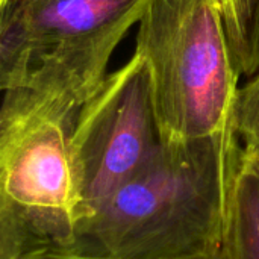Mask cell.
I'll use <instances>...</instances> for the list:
<instances>
[{
  "label": "cell",
  "instance_id": "277c9868",
  "mask_svg": "<svg viewBox=\"0 0 259 259\" xmlns=\"http://www.w3.org/2000/svg\"><path fill=\"white\" fill-rule=\"evenodd\" d=\"M80 108L42 102L0 112V259L70 249L82 203L70 155Z\"/></svg>",
  "mask_w": 259,
  "mask_h": 259
},
{
  "label": "cell",
  "instance_id": "7c38bea8",
  "mask_svg": "<svg viewBox=\"0 0 259 259\" xmlns=\"http://www.w3.org/2000/svg\"><path fill=\"white\" fill-rule=\"evenodd\" d=\"M0 2H3V0H0Z\"/></svg>",
  "mask_w": 259,
  "mask_h": 259
},
{
  "label": "cell",
  "instance_id": "7a4b0ae2",
  "mask_svg": "<svg viewBox=\"0 0 259 259\" xmlns=\"http://www.w3.org/2000/svg\"><path fill=\"white\" fill-rule=\"evenodd\" d=\"M150 0L0 2L3 106L58 102L82 108Z\"/></svg>",
  "mask_w": 259,
  "mask_h": 259
},
{
  "label": "cell",
  "instance_id": "30bf717a",
  "mask_svg": "<svg viewBox=\"0 0 259 259\" xmlns=\"http://www.w3.org/2000/svg\"><path fill=\"white\" fill-rule=\"evenodd\" d=\"M259 71V14L256 17V23L253 27L252 39L249 44V50L240 65V73L244 76H253Z\"/></svg>",
  "mask_w": 259,
  "mask_h": 259
},
{
  "label": "cell",
  "instance_id": "5b68a950",
  "mask_svg": "<svg viewBox=\"0 0 259 259\" xmlns=\"http://www.w3.org/2000/svg\"><path fill=\"white\" fill-rule=\"evenodd\" d=\"M161 143L149 70L134 53L80 108L70 135L80 219L134 176Z\"/></svg>",
  "mask_w": 259,
  "mask_h": 259
},
{
  "label": "cell",
  "instance_id": "8fae6325",
  "mask_svg": "<svg viewBox=\"0 0 259 259\" xmlns=\"http://www.w3.org/2000/svg\"><path fill=\"white\" fill-rule=\"evenodd\" d=\"M241 165L259 178V156H244L241 158Z\"/></svg>",
  "mask_w": 259,
  "mask_h": 259
},
{
  "label": "cell",
  "instance_id": "3957f363",
  "mask_svg": "<svg viewBox=\"0 0 259 259\" xmlns=\"http://www.w3.org/2000/svg\"><path fill=\"white\" fill-rule=\"evenodd\" d=\"M147 65L162 141L232 129L241 74L220 0H150L137 50Z\"/></svg>",
  "mask_w": 259,
  "mask_h": 259
},
{
  "label": "cell",
  "instance_id": "8992f818",
  "mask_svg": "<svg viewBox=\"0 0 259 259\" xmlns=\"http://www.w3.org/2000/svg\"><path fill=\"white\" fill-rule=\"evenodd\" d=\"M222 252L225 259H259V178L243 165L231 194Z\"/></svg>",
  "mask_w": 259,
  "mask_h": 259
},
{
  "label": "cell",
  "instance_id": "9c48e42d",
  "mask_svg": "<svg viewBox=\"0 0 259 259\" xmlns=\"http://www.w3.org/2000/svg\"><path fill=\"white\" fill-rule=\"evenodd\" d=\"M21 259H127V258H115V256H102V255H91V253H83L77 252L73 249H62V250H44V252H36L32 255H27ZM185 259H225L223 252H214V253H206V255H199L193 258Z\"/></svg>",
  "mask_w": 259,
  "mask_h": 259
},
{
  "label": "cell",
  "instance_id": "52a82bcc",
  "mask_svg": "<svg viewBox=\"0 0 259 259\" xmlns=\"http://www.w3.org/2000/svg\"><path fill=\"white\" fill-rule=\"evenodd\" d=\"M232 129L237 134L244 156H259V71L243 88H238Z\"/></svg>",
  "mask_w": 259,
  "mask_h": 259
},
{
  "label": "cell",
  "instance_id": "6da1fadb",
  "mask_svg": "<svg viewBox=\"0 0 259 259\" xmlns=\"http://www.w3.org/2000/svg\"><path fill=\"white\" fill-rule=\"evenodd\" d=\"M241 158L234 129L162 141L134 176L85 212L70 249L127 259L222 252Z\"/></svg>",
  "mask_w": 259,
  "mask_h": 259
},
{
  "label": "cell",
  "instance_id": "ba28073f",
  "mask_svg": "<svg viewBox=\"0 0 259 259\" xmlns=\"http://www.w3.org/2000/svg\"><path fill=\"white\" fill-rule=\"evenodd\" d=\"M228 36L240 70L259 14V0H220Z\"/></svg>",
  "mask_w": 259,
  "mask_h": 259
}]
</instances>
